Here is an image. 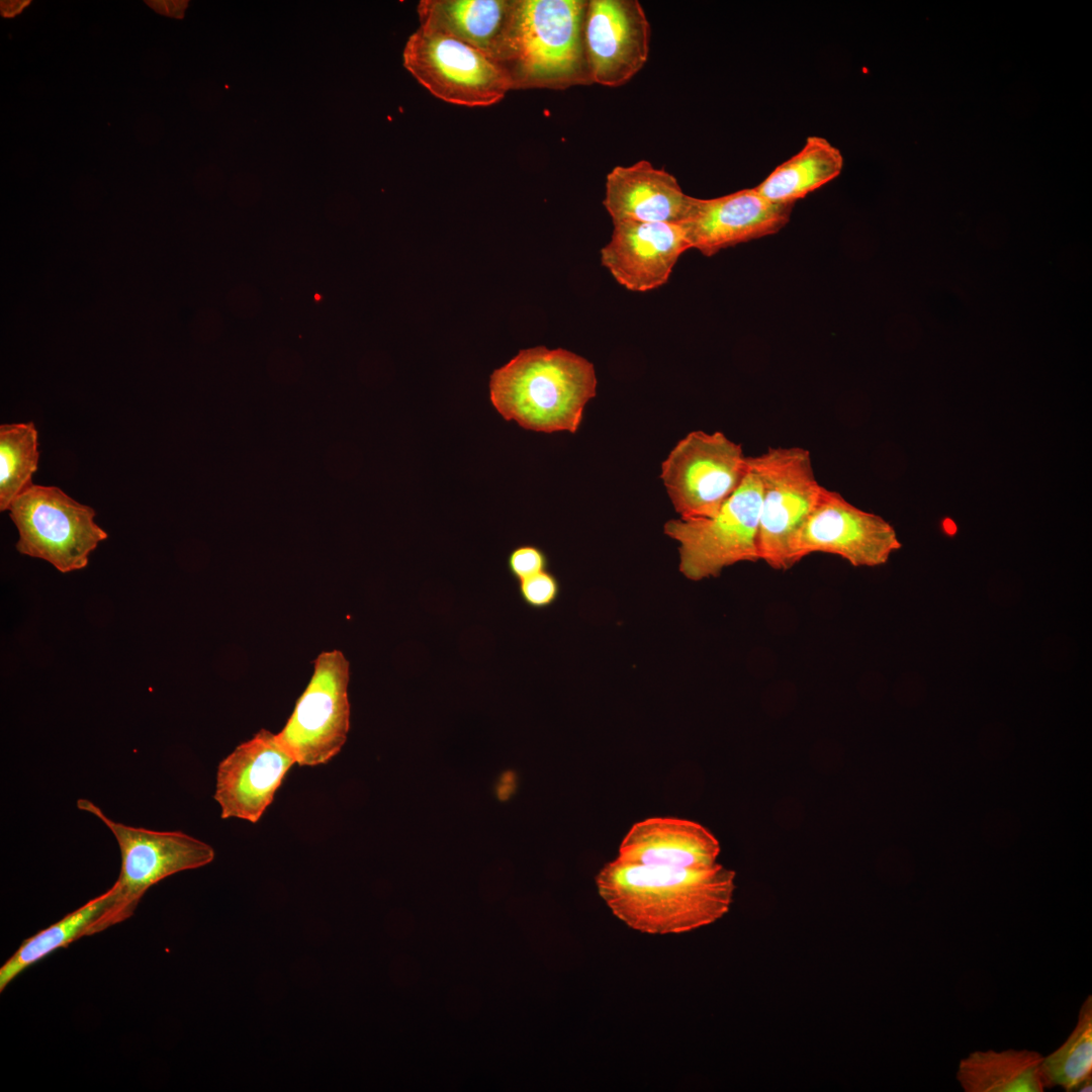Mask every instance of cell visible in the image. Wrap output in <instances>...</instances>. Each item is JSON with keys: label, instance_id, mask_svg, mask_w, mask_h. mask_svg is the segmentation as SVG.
I'll return each mask as SVG.
<instances>
[{"label": "cell", "instance_id": "7402d4cb", "mask_svg": "<svg viewBox=\"0 0 1092 1092\" xmlns=\"http://www.w3.org/2000/svg\"><path fill=\"white\" fill-rule=\"evenodd\" d=\"M38 433L33 422L0 426V511L30 487L38 465Z\"/></svg>", "mask_w": 1092, "mask_h": 1092}, {"label": "cell", "instance_id": "f546056e", "mask_svg": "<svg viewBox=\"0 0 1092 1092\" xmlns=\"http://www.w3.org/2000/svg\"><path fill=\"white\" fill-rule=\"evenodd\" d=\"M231 198L240 206L255 204L262 193V185L259 178L251 173L237 175L230 184Z\"/></svg>", "mask_w": 1092, "mask_h": 1092}, {"label": "cell", "instance_id": "44dd1931", "mask_svg": "<svg viewBox=\"0 0 1092 1092\" xmlns=\"http://www.w3.org/2000/svg\"><path fill=\"white\" fill-rule=\"evenodd\" d=\"M114 902L111 887L58 922L25 939L19 948L0 968L2 992L24 970L53 951L69 945L85 935L102 931V920Z\"/></svg>", "mask_w": 1092, "mask_h": 1092}, {"label": "cell", "instance_id": "52a82bcc", "mask_svg": "<svg viewBox=\"0 0 1092 1092\" xmlns=\"http://www.w3.org/2000/svg\"><path fill=\"white\" fill-rule=\"evenodd\" d=\"M8 511L18 531L16 550L48 561L62 573L85 568L90 554L108 537L95 523L93 508L57 486L32 484Z\"/></svg>", "mask_w": 1092, "mask_h": 1092}, {"label": "cell", "instance_id": "8fae6325", "mask_svg": "<svg viewBox=\"0 0 1092 1092\" xmlns=\"http://www.w3.org/2000/svg\"><path fill=\"white\" fill-rule=\"evenodd\" d=\"M902 544L881 516L862 511L839 492L822 486L796 541V563L812 553L837 555L854 567L888 562Z\"/></svg>", "mask_w": 1092, "mask_h": 1092}, {"label": "cell", "instance_id": "3957f363", "mask_svg": "<svg viewBox=\"0 0 1092 1092\" xmlns=\"http://www.w3.org/2000/svg\"><path fill=\"white\" fill-rule=\"evenodd\" d=\"M587 2L515 0L499 62L513 89L593 84L584 47Z\"/></svg>", "mask_w": 1092, "mask_h": 1092}, {"label": "cell", "instance_id": "ba28073f", "mask_svg": "<svg viewBox=\"0 0 1092 1092\" xmlns=\"http://www.w3.org/2000/svg\"><path fill=\"white\" fill-rule=\"evenodd\" d=\"M747 471L740 444L722 432L693 431L662 462L660 477L680 519L692 520L716 515Z\"/></svg>", "mask_w": 1092, "mask_h": 1092}, {"label": "cell", "instance_id": "277c9868", "mask_svg": "<svg viewBox=\"0 0 1092 1092\" xmlns=\"http://www.w3.org/2000/svg\"><path fill=\"white\" fill-rule=\"evenodd\" d=\"M761 483L757 547L759 560L776 570L796 565L797 538L815 507L822 485L811 453L803 447H769L748 457Z\"/></svg>", "mask_w": 1092, "mask_h": 1092}, {"label": "cell", "instance_id": "ffe728a7", "mask_svg": "<svg viewBox=\"0 0 1092 1092\" xmlns=\"http://www.w3.org/2000/svg\"><path fill=\"white\" fill-rule=\"evenodd\" d=\"M844 159L826 139L812 135L799 153L779 165L754 189L774 203L794 204L836 178Z\"/></svg>", "mask_w": 1092, "mask_h": 1092}, {"label": "cell", "instance_id": "4dcf8cb0", "mask_svg": "<svg viewBox=\"0 0 1092 1092\" xmlns=\"http://www.w3.org/2000/svg\"><path fill=\"white\" fill-rule=\"evenodd\" d=\"M1014 743L1006 734L984 736L980 741V752L989 760H1001L1013 750Z\"/></svg>", "mask_w": 1092, "mask_h": 1092}, {"label": "cell", "instance_id": "e575fe53", "mask_svg": "<svg viewBox=\"0 0 1092 1092\" xmlns=\"http://www.w3.org/2000/svg\"><path fill=\"white\" fill-rule=\"evenodd\" d=\"M1091 1083H1092V1078H1090V1079H1087L1086 1081H1084L1083 1083H1081V1084H1080V1085L1078 1086V1088L1076 1089V1091H1078V1092H1084V1091H1089V1092H1090V1091L1092 1090V1089H1091V1088H1092V1085H1091Z\"/></svg>", "mask_w": 1092, "mask_h": 1092}, {"label": "cell", "instance_id": "2e32d148", "mask_svg": "<svg viewBox=\"0 0 1092 1092\" xmlns=\"http://www.w3.org/2000/svg\"><path fill=\"white\" fill-rule=\"evenodd\" d=\"M676 178L641 160L616 166L606 177L603 204L613 224L622 221L681 223L691 208Z\"/></svg>", "mask_w": 1092, "mask_h": 1092}, {"label": "cell", "instance_id": "7c38bea8", "mask_svg": "<svg viewBox=\"0 0 1092 1092\" xmlns=\"http://www.w3.org/2000/svg\"><path fill=\"white\" fill-rule=\"evenodd\" d=\"M650 24L636 0H592L584 21L585 55L593 83L619 87L649 55Z\"/></svg>", "mask_w": 1092, "mask_h": 1092}, {"label": "cell", "instance_id": "9c48e42d", "mask_svg": "<svg viewBox=\"0 0 1092 1092\" xmlns=\"http://www.w3.org/2000/svg\"><path fill=\"white\" fill-rule=\"evenodd\" d=\"M402 59L406 71L424 88L448 103L489 106L513 89L499 63L458 39L421 26L408 37Z\"/></svg>", "mask_w": 1092, "mask_h": 1092}, {"label": "cell", "instance_id": "836d02e7", "mask_svg": "<svg viewBox=\"0 0 1092 1092\" xmlns=\"http://www.w3.org/2000/svg\"><path fill=\"white\" fill-rule=\"evenodd\" d=\"M29 0H2L0 2V12L5 18H11L19 14L28 4Z\"/></svg>", "mask_w": 1092, "mask_h": 1092}, {"label": "cell", "instance_id": "f1b7e54d", "mask_svg": "<svg viewBox=\"0 0 1092 1092\" xmlns=\"http://www.w3.org/2000/svg\"><path fill=\"white\" fill-rule=\"evenodd\" d=\"M228 305L238 317L251 318L260 311L262 297L255 286L244 283L230 291Z\"/></svg>", "mask_w": 1092, "mask_h": 1092}, {"label": "cell", "instance_id": "e0dca14e", "mask_svg": "<svg viewBox=\"0 0 1092 1092\" xmlns=\"http://www.w3.org/2000/svg\"><path fill=\"white\" fill-rule=\"evenodd\" d=\"M720 850L718 839L698 822L651 817L630 828L618 858L639 864L702 869L717 863Z\"/></svg>", "mask_w": 1092, "mask_h": 1092}, {"label": "cell", "instance_id": "5bb4252c", "mask_svg": "<svg viewBox=\"0 0 1092 1092\" xmlns=\"http://www.w3.org/2000/svg\"><path fill=\"white\" fill-rule=\"evenodd\" d=\"M793 205L770 202L754 188L710 199L694 197L680 224L691 249L711 257L723 249L778 233L789 222Z\"/></svg>", "mask_w": 1092, "mask_h": 1092}, {"label": "cell", "instance_id": "6da1fadb", "mask_svg": "<svg viewBox=\"0 0 1092 1092\" xmlns=\"http://www.w3.org/2000/svg\"><path fill=\"white\" fill-rule=\"evenodd\" d=\"M596 885L612 913L630 928L679 934L713 924L729 912L735 872L719 862L680 869L617 857L601 869Z\"/></svg>", "mask_w": 1092, "mask_h": 1092}, {"label": "cell", "instance_id": "4316f807", "mask_svg": "<svg viewBox=\"0 0 1092 1092\" xmlns=\"http://www.w3.org/2000/svg\"><path fill=\"white\" fill-rule=\"evenodd\" d=\"M445 1005L451 1017L460 1021H468L478 1014L482 1006V997L475 987L460 984L449 992Z\"/></svg>", "mask_w": 1092, "mask_h": 1092}, {"label": "cell", "instance_id": "d4e9b609", "mask_svg": "<svg viewBox=\"0 0 1092 1092\" xmlns=\"http://www.w3.org/2000/svg\"><path fill=\"white\" fill-rule=\"evenodd\" d=\"M519 592L523 602L534 609L551 606L560 593L558 579L546 570L519 581Z\"/></svg>", "mask_w": 1092, "mask_h": 1092}, {"label": "cell", "instance_id": "30bf717a", "mask_svg": "<svg viewBox=\"0 0 1092 1092\" xmlns=\"http://www.w3.org/2000/svg\"><path fill=\"white\" fill-rule=\"evenodd\" d=\"M349 679L350 664L342 651H324L313 661L312 676L277 734L300 766L326 763L345 744Z\"/></svg>", "mask_w": 1092, "mask_h": 1092}, {"label": "cell", "instance_id": "d6986e66", "mask_svg": "<svg viewBox=\"0 0 1092 1092\" xmlns=\"http://www.w3.org/2000/svg\"><path fill=\"white\" fill-rule=\"evenodd\" d=\"M1035 1051H976L961 1060L957 1079L965 1092H1042L1051 1088Z\"/></svg>", "mask_w": 1092, "mask_h": 1092}, {"label": "cell", "instance_id": "484cf974", "mask_svg": "<svg viewBox=\"0 0 1092 1092\" xmlns=\"http://www.w3.org/2000/svg\"><path fill=\"white\" fill-rule=\"evenodd\" d=\"M547 563L543 550L534 545H521L514 548L507 560L511 575L519 581L544 571Z\"/></svg>", "mask_w": 1092, "mask_h": 1092}, {"label": "cell", "instance_id": "d6a6232c", "mask_svg": "<svg viewBox=\"0 0 1092 1092\" xmlns=\"http://www.w3.org/2000/svg\"><path fill=\"white\" fill-rule=\"evenodd\" d=\"M221 318L216 311L206 310L205 312H199L194 318L193 331H198L200 334L207 331V335L215 334L221 331Z\"/></svg>", "mask_w": 1092, "mask_h": 1092}, {"label": "cell", "instance_id": "8992f818", "mask_svg": "<svg viewBox=\"0 0 1092 1092\" xmlns=\"http://www.w3.org/2000/svg\"><path fill=\"white\" fill-rule=\"evenodd\" d=\"M77 807L100 819L115 837L121 855V869L113 884L114 902L105 914L103 930L132 915L145 893L163 879L211 862L214 849L181 831H156L116 822L86 799Z\"/></svg>", "mask_w": 1092, "mask_h": 1092}, {"label": "cell", "instance_id": "7a4b0ae2", "mask_svg": "<svg viewBox=\"0 0 1092 1092\" xmlns=\"http://www.w3.org/2000/svg\"><path fill=\"white\" fill-rule=\"evenodd\" d=\"M594 364L571 351L523 349L489 378V399L507 421L534 432L576 433L597 394Z\"/></svg>", "mask_w": 1092, "mask_h": 1092}, {"label": "cell", "instance_id": "603a6c76", "mask_svg": "<svg viewBox=\"0 0 1092 1092\" xmlns=\"http://www.w3.org/2000/svg\"><path fill=\"white\" fill-rule=\"evenodd\" d=\"M1042 1073L1050 1087L1076 1091L1092 1075V997L1080 1007L1075 1028L1055 1052L1043 1057Z\"/></svg>", "mask_w": 1092, "mask_h": 1092}, {"label": "cell", "instance_id": "ac0fdd59", "mask_svg": "<svg viewBox=\"0 0 1092 1092\" xmlns=\"http://www.w3.org/2000/svg\"><path fill=\"white\" fill-rule=\"evenodd\" d=\"M514 2L422 0L418 5L420 26L458 39L499 63Z\"/></svg>", "mask_w": 1092, "mask_h": 1092}, {"label": "cell", "instance_id": "5b68a950", "mask_svg": "<svg viewBox=\"0 0 1092 1092\" xmlns=\"http://www.w3.org/2000/svg\"><path fill=\"white\" fill-rule=\"evenodd\" d=\"M761 494L759 476L748 462L743 481L716 515L664 524L665 535L679 544V571L687 578L698 581L715 577L725 567L759 560Z\"/></svg>", "mask_w": 1092, "mask_h": 1092}, {"label": "cell", "instance_id": "1f68e13d", "mask_svg": "<svg viewBox=\"0 0 1092 1092\" xmlns=\"http://www.w3.org/2000/svg\"><path fill=\"white\" fill-rule=\"evenodd\" d=\"M152 9L157 13L182 19L185 14V10L188 7V0H147L145 1Z\"/></svg>", "mask_w": 1092, "mask_h": 1092}, {"label": "cell", "instance_id": "83f0119b", "mask_svg": "<svg viewBox=\"0 0 1092 1092\" xmlns=\"http://www.w3.org/2000/svg\"><path fill=\"white\" fill-rule=\"evenodd\" d=\"M268 373L278 382H293L302 371L300 356L289 348L274 351L268 359Z\"/></svg>", "mask_w": 1092, "mask_h": 1092}, {"label": "cell", "instance_id": "9a60e30c", "mask_svg": "<svg viewBox=\"0 0 1092 1092\" xmlns=\"http://www.w3.org/2000/svg\"><path fill=\"white\" fill-rule=\"evenodd\" d=\"M691 249L680 223H614L601 263L623 287L646 292L664 285L677 260Z\"/></svg>", "mask_w": 1092, "mask_h": 1092}, {"label": "cell", "instance_id": "cb8c5ba5", "mask_svg": "<svg viewBox=\"0 0 1092 1092\" xmlns=\"http://www.w3.org/2000/svg\"><path fill=\"white\" fill-rule=\"evenodd\" d=\"M981 831L986 844L995 848H1007L1018 841L1022 834V823L1013 810L994 808L984 816Z\"/></svg>", "mask_w": 1092, "mask_h": 1092}, {"label": "cell", "instance_id": "4fadbf2b", "mask_svg": "<svg viewBox=\"0 0 1092 1092\" xmlns=\"http://www.w3.org/2000/svg\"><path fill=\"white\" fill-rule=\"evenodd\" d=\"M296 760L277 734L261 729L220 761L214 799L222 819L256 823Z\"/></svg>", "mask_w": 1092, "mask_h": 1092}]
</instances>
